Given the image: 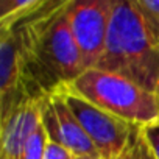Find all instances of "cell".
<instances>
[{
  "label": "cell",
  "mask_w": 159,
  "mask_h": 159,
  "mask_svg": "<svg viewBox=\"0 0 159 159\" xmlns=\"http://www.w3.org/2000/svg\"><path fill=\"white\" fill-rule=\"evenodd\" d=\"M147 134H148V139L154 148V153L159 159V125H154V126H148L147 128Z\"/></svg>",
  "instance_id": "7c38bea8"
},
{
  "label": "cell",
  "mask_w": 159,
  "mask_h": 159,
  "mask_svg": "<svg viewBox=\"0 0 159 159\" xmlns=\"http://www.w3.org/2000/svg\"><path fill=\"white\" fill-rule=\"evenodd\" d=\"M95 69L159 92V50L148 39L133 0H116L105 52Z\"/></svg>",
  "instance_id": "7a4b0ae2"
},
{
  "label": "cell",
  "mask_w": 159,
  "mask_h": 159,
  "mask_svg": "<svg viewBox=\"0 0 159 159\" xmlns=\"http://www.w3.org/2000/svg\"><path fill=\"white\" fill-rule=\"evenodd\" d=\"M75 159H102V157H89V156H83V157H75Z\"/></svg>",
  "instance_id": "4fadbf2b"
},
{
  "label": "cell",
  "mask_w": 159,
  "mask_h": 159,
  "mask_svg": "<svg viewBox=\"0 0 159 159\" xmlns=\"http://www.w3.org/2000/svg\"><path fill=\"white\" fill-rule=\"evenodd\" d=\"M151 44L159 50V0H133Z\"/></svg>",
  "instance_id": "ba28073f"
},
{
  "label": "cell",
  "mask_w": 159,
  "mask_h": 159,
  "mask_svg": "<svg viewBox=\"0 0 159 159\" xmlns=\"http://www.w3.org/2000/svg\"><path fill=\"white\" fill-rule=\"evenodd\" d=\"M157 94H159V92H157Z\"/></svg>",
  "instance_id": "5bb4252c"
},
{
  "label": "cell",
  "mask_w": 159,
  "mask_h": 159,
  "mask_svg": "<svg viewBox=\"0 0 159 159\" xmlns=\"http://www.w3.org/2000/svg\"><path fill=\"white\" fill-rule=\"evenodd\" d=\"M42 98L25 97L7 119L0 120L2 150L0 159H24L28 139L41 125Z\"/></svg>",
  "instance_id": "52a82bcc"
},
{
  "label": "cell",
  "mask_w": 159,
  "mask_h": 159,
  "mask_svg": "<svg viewBox=\"0 0 159 159\" xmlns=\"http://www.w3.org/2000/svg\"><path fill=\"white\" fill-rule=\"evenodd\" d=\"M67 89L129 123L147 128L159 125V94L117 73L88 69Z\"/></svg>",
  "instance_id": "3957f363"
},
{
  "label": "cell",
  "mask_w": 159,
  "mask_h": 159,
  "mask_svg": "<svg viewBox=\"0 0 159 159\" xmlns=\"http://www.w3.org/2000/svg\"><path fill=\"white\" fill-rule=\"evenodd\" d=\"M47 142H48V137H47V133H45V129L41 123L36 128V131L31 134V137L28 139L24 159H44Z\"/></svg>",
  "instance_id": "30bf717a"
},
{
  "label": "cell",
  "mask_w": 159,
  "mask_h": 159,
  "mask_svg": "<svg viewBox=\"0 0 159 159\" xmlns=\"http://www.w3.org/2000/svg\"><path fill=\"white\" fill-rule=\"evenodd\" d=\"M69 0H44L28 16L0 27L20 56L25 97L44 98L70 86L86 69L73 38Z\"/></svg>",
  "instance_id": "6da1fadb"
},
{
  "label": "cell",
  "mask_w": 159,
  "mask_h": 159,
  "mask_svg": "<svg viewBox=\"0 0 159 159\" xmlns=\"http://www.w3.org/2000/svg\"><path fill=\"white\" fill-rule=\"evenodd\" d=\"M116 0H69V22L84 69H95L106 45Z\"/></svg>",
  "instance_id": "5b68a950"
},
{
  "label": "cell",
  "mask_w": 159,
  "mask_h": 159,
  "mask_svg": "<svg viewBox=\"0 0 159 159\" xmlns=\"http://www.w3.org/2000/svg\"><path fill=\"white\" fill-rule=\"evenodd\" d=\"M44 159H75V154H72L69 150H66L64 147L53 143V142H47V148H45V156Z\"/></svg>",
  "instance_id": "8fae6325"
},
{
  "label": "cell",
  "mask_w": 159,
  "mask_h": 159,
  "mask_svg": "<svg viewBox=\"0 0 159 159\" xmlns=\"http://www.w3.org/2000/svg\"><path fill=\"white\" fill-rule=\"evenodd\" d=\"M41 123L48 140L64 147L75 154V157H100L97 148L69 108L61 91L42 98Z\"/></svg>",
  "instance_id": "8992f818"
},
{
  "label": "cell",
  "mask_w": 159,
  "mask_h": 159,
  "mask_svg": "<svg viewBox=\"0 0 159 159\" xmlns=\"http://www.w3.org/2000/svg\"><path fill=\"white\" fill-rule=\"evenodd\" d=\"M44 3V0H0V27L14 24L28 16Z\"/></svg>",
  "instance_id": "9c48e42d"
},
{
  "label": "cell",
  "mask_w": 159,
  "mask_h": 159,
  "mask_svg": "<svg viewBox=\"0 0 159 159\" xmlns=\"http://www.w3.org/2000/svg\"><path fill=\"white\" fill-rule=\"evenodd\" d=\"M61 92L69 108L97 148L98 156L102 159H119L140 125L129 123L111 112L100 109L67 88H64Z\"/></svg>",
  "instance_id": "277c9868"
}]
</instances>
